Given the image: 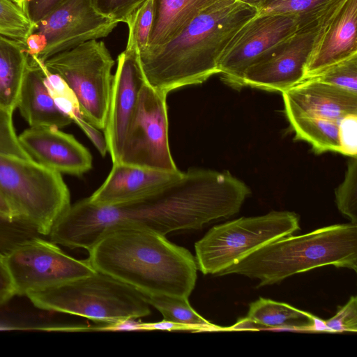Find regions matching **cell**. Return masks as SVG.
I'll return each mask as SVG.
<instances>
[{
	"label": "cell",
	"mask_w": 357,
	"mask_h": 357,
	"mask_svg": "<svg viewBox=\"0 0 357 357\" xmlns=\"http://www.w3.org/2000/svg\"><path fill=\"white\" fill-rule=\"evenodd\" d=\"M250 188L228 172L195 169L142 198L115 206H99L88 198L59 218L49 237L65 247L88 250L106 230L118 225L142 227L162 235L198 229L237 213Z\"/></svg>",
	"instance_id": "6da1fadb"
},
{
	"label": "cell",
	"mask_w": 357,
	"mask_h": 357,
	"mask_svg": "<svg viewBox=\"0 0 357 357\" xmlns=\"http://www.w3.org/2000/svg\"><path fill=\"white\" fill-rule=\"evenodd\" d=\"M95 271L141 294L188 298L197 278L195 257L165 235L130 225L106 230L87 250Z\"/></svg>",
	"instance_id": "7a4b0ae2"
},
{
	"label": "cell",
	"mask_w": 357,
	"mask_h": 357,
	"mask_svg": "<svg viewBox=\"0 0 357 357\" xmlns=\"http://www.w3.org/2000/svg\"><path fill=\"white\" fill-rule=\"evenodd\" d=\"M238 0H218L167 43L139 54L146 82L167 95L219 74L218 62L236 32L257 15Z\"/></svg>",
	"instance_id": "3957f363"
},
{
	"label": "cell",
	"mask_w": 357,
	"mask_h": 357,
	"mask_svg": "<svg viewBox=\"0 0 357 357\" xmlns=\"http://www.w3.org/2000/svg\"><path fill=\"white\" fill-rule=\"evenodd\" d=\"M332 265L357 271V225H333L307 234L279 238L246 255L218 275H243L259 287Z\"/></svg>",
	"instance_id": "277c9868"
},
{
	"label": "cell",
	"mask_w": 357,
	"mask_h": 357,
	"mask_svg": "<svg viewBox=\"0 0 357 357\" xmlns=\"http://www.w3.org/2000/svg\"><path fill=\"white\" fill-rule=\"evenodd\" d=\"M38 308L115 323L151 314L149 304L132 287L96 271L26 294Z\"/></svg>",
	"instance_id": "5b68a950"
},
{
	"label": "cell",
	"mask_w": 357,
	"mask_h": 357,
	"mask_svg": "<svg viewBox=\"0 0 357 357\" xmlns=\"http://www.w3.org/2000/svg\"><path fill=\"white\" fill-rule=\"evenodd\" d=\"M0 192L13 218L48 236L70 206L69 190L60 173L31 159L0 153Z\"/></svg>",
	"instance_id": "8992f818"
},
{
	"label": "cell",
	"mask_w": 357,
	"mask_h": 357,
	"mask_svg": "<svg viewBox=\"0 0 357 357\" xmlns=\"http://www.w3.org/2000/svg\"><path fill=\"white\" fill-rule=\"evenodd\" d=\"M300 230L299 217L290 211H271L242 217L213 227L195 244L197 268L218 275L246 255Z\"/></svg>",
	"instance_id": "52a82bcc"
},
{
	"label": "cell",
	"mask_w": 357,
	"mask_h": 357,
	"mask_svg": "<svg viewBox=\"0 0 357 357\" xmlns=\"http://www.w3.org/2000/svg\"><path fill=\"white\" fill-rule=\"evenodd\" d=\"M74 93L83 118L104 130L109 105L114 61L105 43L93 39L43 61Z\"/></svg>",
	"instance_id": "ba28073f"
},
{
	"label": "cell",
	"mask_w": 357,
	"mask_h": 357,
	"mask_svg": "<svg viewBox=\"0 0 357 357\" xmlns=\"http://www.w3.org/2000/svg\"><path fill=\"white\" fill-rule=\"evenodd\" d=\"M345 1H340L317 20L298 28L249 67L243 77V87L282 93L304 80L313 51Z\"/></svg>",
	"instance_id": "9c48e42d"
},
{
	"label": "cell",
	"mask_w": 357,
	"mask_h": 357,
	"mask_svg": "<svg viewBox=\"0 0 357 357\" xmlns=\"http://www.w3.org/2000/svg\"><path fill=\"white\" fill-rule=\"evenodd\" d=\"M166 98V94L146 82L144 84L117 162L167 172H181L169 148Z\"/></svg>",
	"instance_id": "30bf717a"
},
{
	"label": "cell",
	"mask_w": 357,
	"mask_h": 357,
	"mask_svg": "<svg viewBox=\"0 0 357 357\" xmlns=\"http://www.w3.org/2000/svg\"><path fill=\"white\" fill-rule=\"evenodd\" d=\"M56 245L36 236L4 255L16 295L26 296L96 271L87 259L73 258Z\"/></svg>",
	"instance_id": "8fae6325"
},
{
	"label": "cell",
	"mask_w": 357,
	"mask_h": 357,
	"mask_svg": "<svg viewBox=\"0 0 357 357\" xmlns=\"http://www.w3.org/2000/svg\"><path fill=\"white\" fill-rule=\"evenodd\" d=\"M297 29V20L292 15H255L236 32L223 51L218 62L222 81L235 89L243 87L246 70Z\"/></svg>",
	"instance_id": "7c38bea8"
},
{
	"label": "cell",
	"mask_w": 357,
	"mask_h": 357,
	"mask_svg": "<svg viewBox=\"0 0 357 357\" xmlns=\"http://www.w3.org/2000/svg\"><path fill=\"white\" fill-rule=\"evenodd\" d=\"M118 24L98 14L91 0H66L35 24L32 32L43 34L47 42L38 58L44 61L86 41L105 38Z\"/></svg>",
	"instance_id": "4fadbf2b"
},
{
	"label": "cell",
	"mask_w": 357,
	"mask_h": 357,
	"mask_svg": "<svg viewBox=\"0 0 357 357\" xmlns=\"http://www.w3.org/2000/svg\"><path fill=\"white\" fill-rule=\"evenodd\" d=\"M146 83L137 50L126 47L117 57L104 137L113 163L119 159L123 141Z\"/></svg>",
	"instance_id": "5bb4252c"
},
{
	"label": "cell",
	"mask_w": 357,
	"mask_h": 357,
	"mask_svg": "<svg viewBox=\"0 0 357 357\" xmlns=\"http://www.w3.org/2000/svg\"><path fill=\"white\" fill-rule=\"evenodd\" d=\"M17 138L31 160L60 174L80 176L92 167L89 150L56 127H29Z\"/></svg>",
	"instance_id": "9a60e30c"
},
{
	"label": "cell",
	"mask_w": 357,
	"mask_h": 357,
	"mask_svg": "<svg viewBox=\"0 0 357 357\" xmlns=\"http://www.w3.org/2000/svg\"><path fill=\"white\" fill-rule=\"evenodd\" d=\"M282 93L286 115L339 121L357 113V93L314 78L305 79Z\"/></svg>",
	"instance_id": "2e32d148"
},
{
	"label": "cell",
	"mask_w": 357,
	"mask_h": 357,
	"mask_svg": "<svg viewBox=\"0 0 357 357\" xmlns=\"http://www.w3.org/2000/svg\"><path fill=\"white\" fill-rule=\"evenodd\" d=\"M183 172H162L113 163L103 183L88 198L93 204L115 206L147 196L178 178Z\"/></svg>",
	"instance_id": "e0dca14e"
},
{
	"label": "cell",
	"mask_w": 357,
	"mask_h": 357,
	"mask_svg": "<svg viewBox=\"0 0 357 357\" xmlns=\"http://www.w3.org/2000/svg\"><path fill=\"white\" fill-rule=\"evenodd\" d=\"M357 0H346L326 27L306 68L305 79L357 54Z\"/></svg>",
	"instance_id": "ac0fdd59"
},
{
	"label": "cell",
	"mask_w": 357,
	"mask_h": 357,
	"mask_svg": "<svg viewBox=\"0 0 357 357\" xmlns=\"http://www.w3.org/2000/svg\"><path fill=\"white\" fill-rule=\"evenodd\" d=\"M17 107L30 127L61 128L73 122L55 105L44 83L39 63L30 56L21 84Z\"/></svg>",
	"instance_id": "d6986e66"
},
{
	"label": "cell",
	"mask_w": 357,
	"mask_h": 357,
	"mask_svg": "<svg viewBox=\"0 0 357 357\" xmlns=\"http://www.w3.org/2000/svg\"><path fill=\"white\" fill-rule=\"evenodd\" d=\"M217 1L153 0V20L146 50L173 39L202 10Z\"/></svg>",
	"instance_id": "ffe728a7"
},
{
	"label": "cell",
	"mask_w": 357,
	"mask_h": 357,
	"mask_svg": "<svg viewBox=\"0 0 357 357\" xmlns=\"http://www.w3.org/2000/svg\"><path fill=\"white\" fill-rule=\"evenodd\" d=\"M317 317L289 304L268 298H259L251 303L246 317L236 328H287L314 331Z\"/></svg>",
	"instance_id": "44dd1931"
},
{
	"label": "cell",
	"mask_w": 357,
	"mask_h": 357,
	"mask_svg": "<svg viewBox=\"0 0 357 357\" xmlns=\"http://www.w3.org/2000/svg\"><path fill=\"white\" fill-rule=\"evenodd\" d=\"M29 56L26 43L0 35V107L13 112Z\"/></svg>",
	"instance_id": "7402d4cb"
},
{
	"label": "cell",
	"mask_w": 357,
	"mask_h": 357,
	"mask_svg": "<svg viewBox=\"0 0 357 357\" xmlns=\"http://www.w3.org/2000/svg\"><path fill=\"white\" fill-rule=\"evenodd\" d=\"M32 57L38 61L42 69L44 83L55 105L82 128L100 154L105 156L107 151L105 137L83 118L73 91L59 75L50 71L37 56Z\"/></svg>",
	"instance_id": "603a6c76"
},
{
	"label": "cell",
	"mask_w": 357,
	"mask_h": 357,
	"mask_svg": "<svg viewBox=\"0 0 357 357\" xmlns=\"http://www.w3.org/2000/svg\"><path fill=\"white\" fill-rule=\"evenodd\" d=\"M286 116L295 133V138L310 144L316 153H339V121L310 116Z\"/></svg>",
	"instance_id": "cb8c5ba5"
},
{
	"label": "cell",
	"mask_w": 357,
	"mask_h": 357,
	"mask_svg": "<svg viewBox=\"0 0 357 357\" xmlns=\"http://www.w3.org/2000/svg\"><path fill=\"white\" fill-rule=\"evenodd\" d=\"M150 306L163 316V320L187 326L191 331H213L221 328L199 314L190 305L188 298L169 295L141 294Z\"/></svg>",
	"instance_id": "d4e9b609"
},
{
	"label": "cell",
	"mask_w": 357,
	"mask_h": 357,
	"mask_svg": "<svg viewBox=\"0 0 357 357\" xmlns=\"http://www.w3.org/2000/svg\"><path fill=\"white\" fill-rule=\"evenodd\" d=\"M341 0H266L257 14L294 15L298 29L317 20Z\"/></svg>",
	"instance_id": "484cf974"
},
{
	"label": "cell",
	"mask_w": 357,
	"mask_h": 357,
	"mask_svg": "<svg viewBox=\"0 0 357 357\" xmlns=\"http://www.w3.org/2000/svg\"><path fill=\"white\" fill-rule=\"evenodd\" d=\"M34 26L22 7L11 0H0V35L25 43Z\"/></svg>",
	"instance_id": "4316f807"
},
{
	"label": "cell",
	"mask_w": 357,
	"mask_h": 357,
	"mask_svg": "<svg viewBox=\"0 0 357 357\" xmlns=\"http://www.w3.org/2000/svg\"><path fill=\"white\" fill-rule=\"evenodd\" d=\"M153 20V0H146L127 22L128 38L126 47L135 49L139 54L146 49Z\"/></svg>",
	"instance_id": "83f0119b"
},
{
	"label": "cell",
	"mask_w": 357,
	"mask_h": 357,
	"mask_svg": "<svg viewBox=\"0 0 357 357\" xmlns=\"http://www.w3.org/2000/svg\"><path fill=\"white\" fill-rule=\"evenodd\" d=\"M335 201L338 210L357 225V158L348 162L344 178L335 190Z\"/></svg>",
	"instance_id": "f1b7e54d"
},
{
	"label": "cell",
	"mask_w": 357,
	"mask_h": 357,
	"mask_svg": "<svg viewBox=\"0 0 357 357\" xmlns=\"http://www.w3.org/2000/svg\"><path fill=\"white\" fill-rule=\"evenodd\" d=\"M357 93V54L310 77Z\"/></svg>",
	"instance_id": "f546056e"
},
{
	"label": "cell",
	"mask_w": 357,
	"mask_h": 357,
	"mask_svg": "<svg viewBox=\"0 0 357 357\" xmlns=\"http://www.w3.org/2000/svg\"><path fill=\"white\" fill-rule=\"evenodd\" d=\"M146 0H91L100 15L118 23L127 24L131 16Z\"/></svg>",
	"instance_id": "4dcf8cb0"
},
{
	"label": "cell",
	"mask_w": 357,
	"mask_h": 357,
	"mask_svg": "<svg viewBox=\"0 0 357 357\" xmlns=\"http://www.w3.org/2000/svg\"><path fill=\"white\" fill-rule=\"evenodd\" d=\"M0 153L30 159L20 146L13 123V112L0 107Z\"/></svg>",
	"instance_id": "1f68e13d"
},
{
	"label": "cell",
	"mask_w": 357,
	"mask_h": 357,
	"mask_svg": "<svg viewBox=\"0 0 357 357\" xmlns=\"http://www.w3.org/2000/svg\"><path fill=\"white\" fill-rule=\"evenodd\" d=\"M329 331H357V297L352 296L347 303L339 307L336 314L324 321Z\"/></svg>",
	"instance_id": "d6a6232c"
},
{
	"label": "cell",
	"mask_w": 357,
	"mask_h": 357,
	"mask_svg": "<svg viewBox=\"0 0 357 357\" xmlns=\"http://www.w3.org/2000/svg\"><path fill=\"white\" fill-rule=\"evenodd\" d=\"M339 153L357 158V113L350 114L338 121Z\"/></svg>",
	"instance_id": "836d02e7"
},
{
	"label": "cell",
	"mask_w": 357,
	"mask_h": 357,
	"mask_svg": "<svg viewBox=\"0 0 357 357\" xmlns=\"http://www.w3.org/2000/svg\"><path fill=\"white\" fill-rule=\"evenodd\" d=\"M66 0H24L23 9L30 19L36 24Z\"/></svg>",
	"instance_id": "e575fe53"
},
{
	"label": "cell",
	"mask_w": 357,
	"mask_h": 357,
	"mask_svg": "<svg viewBox=\"0 0 357 357\" xmlns=\"http://www.w3.org/2000/svg\"><path fill=\"white\" fill-rule=\"evenodd\" d=\"M15 294L13 282L4 259L0 253V305L8 302Z\"/></svg>",
	"instance_id": "d590c367"
},
{
	"label": "cell",
	"mask_w": 357,
	"mask_h": 357,
	"mask_svg": "<svg viewBox=\"0 0 357 357\" xmlns=\"http://www.w3.org/2000/svg\"><path fill=\"white\" fill-rule=\"evenodd\" d=\"M25 43L29 56L37 57L43 52L47 45L45 36L38 32H31L27 37Z\"/></svg>",
	"instance_id": "8d00e7d4"
},
{
	"label": "cell",
	"mask_w": 357,
	"mask_h": 357,
	"mask_svg": "<svg viewBox=\"0 0 357 357\" xmlns=\"http://www.w3.org/2000/svg\"><path fill=\"white\" fill-rule=\"evenodd\" d=\"M0 215L3 216L4 218L11 219V220H16L13 218V214L12 212V210L6 201V199L4 198L3 195L0 192Z\"/></svg>",
	"instance_id": "74e56055"
},
{
	"label": "cell",
	"mask_w": 357,
	"mask_h": 357,
	"mask_svg": "<svg viewBox=\"0 0 357 357\" xmlns=\"http://www.w3.org/2000/svg\"><path fill=\"white\" fill-rule=\"evenodd\" d=\"M238 1L243 3L246 4L248 6H250L251 7L256 8L258 11L266 0H238Z\"/></svg>",
	"instance_id": "f35d334b"
},
{
	"label": "cell",
	"mask_w": 357,
	"mask_h": 357,
	"mask_svg": "<svg viewBox=\"0 0 357 357\" xmlns=\"http://www.w3.org/2000/svg\"><path fill=\"white\" fill-rule=\"evenodd\" d=\"M23 8L24 0H11ZM24 10V9H23Z\"/></svg>",
	"instance_id": "ab89813d"
}]
</instances>
